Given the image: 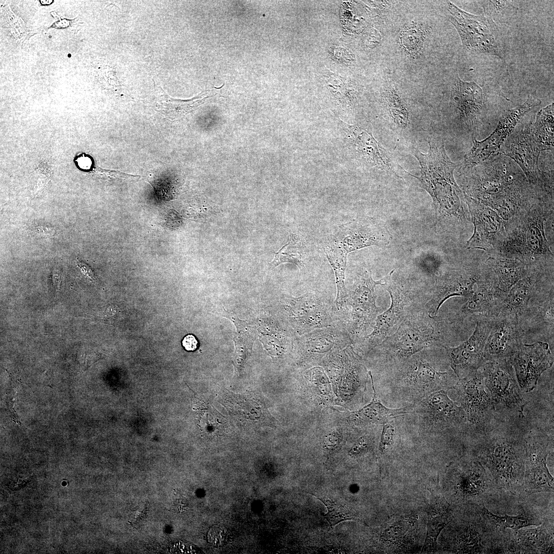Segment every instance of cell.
<instances>
[{
  "label": "cell",
  "mask_w": 554,
  "mask_h": 554,
  "mask_svg": "<svg viewBox=\"0 0 554 554\" xmlns=\"http://www.w3.org/2000/svg\"><path fill=\"white\" fill-rule=\"evenodd\" d=\"M458 380L453 370L438 371L422 359H413L403 369L399 386L416 403L434 391L453 389Z\"/></svg>",
  "instance_id": "9"
},
{
  "label": "cell",
  "mask_w": 554,
  "mask_h": 554,
  "mask_svg": "<svg viewBox=\"0 0 554 554\" xmlns=\"http://www.w3.org/2000/svg\"><path fill=\"white\" fill-rule=\"evenodd\" d=\"M447 6L448 21L458 32L465 51L473 54L496 56L505 61L501 34L491 18L468 13L451 2Z\"/></svg>",
  "instance_id": "6"
},
{
  "label": "cell",
  "mask_w": 554,
  "mask_h": 554,
  "mask_svg": "<svg viewBox=\"0 0 554 554\" xmlns=\"http://www.w3.org/2000/svg\"><path fill=\"white\" fill-rule=\"evenodd\" d=\"M545 212L532 206L520 219L519 226L507 233L498 248L502 255L523 262L529 271L544 273L553 257L544 231Z\"/></svg>",
  "instance_id": "2"
},
{
  "label": "cell",
  "mask_w": 554,
  "mask_h": 554,
  "mask_svg": "<svg viewBox=\"0 0 554 554\" xmlns=\"http://www.w3.org/2000/svg\"><path fill=\"white\" fill-rule=\"evenodd\" d=\"M209 97L208 92H203L196 97L190 100H176L170 98L166 102L162 103V109L164 111L167 110L168 112H170L174 115H184L204 103Z\"/></svg>",
  "instance_id": "38"
},
{
  "label": "cell",
  "mask_w": 554,
  "mask_h": 554,
  "mask_svg": "<svg viewBox=\"0 0 554 554\" xmlns=\"http://www.w3.org/2000/svg\"><path fill=\"white\" fill-rule=\"evenodd\" d=\"M288 300L287 310L292 326L299 335L331 326L330 306L320 292H307Z\"/></svg>",
  "instance_id": "16"
},
{
  "label": "cell",
  "mask_w": 554,
  "mask_h": 554,
  "mask_svg": "<svg viewBox=\"0 0 554 554\" xmlns=\"http://www.w3.org/2000/svg\"><path fill=\"white\" fill-rule=\"evenodd\" d=\"M61 275L60 274V272L59 273V271H57V270L55 269L53 271V273L52 274V281L53 283L55 286L56 289H58V287L61 282Z\"/></svg>",
  "instance_id": "45"
},
{
  "label": "cell",
  "mask_w": 554,
  "mask_h": 554,
  "mask_svg": "<svg viewBox=\"0 0 554 554\" xmlns=\"http://www.w3.org/2000/svg\"><path fill=\"white\" fill-rule=\"evenodd\" d=\"M76 264L81 270L83 273L88 278L89 280L93 282L95 281L93 272L89 266L78 259L76 260Z\"/></svg>",
  "instance_id": "43"
},
{
  "label": "cell",
  "mask_w": 554,
  "mask_h": 554,
  "mask_svg": "<svg viewBox=\"0 0 554 554\" xmlns=\"http://www.w3.org/2000/svg\"><path fill=\"white\" fill-rule=\"evenodd\" d=\"M528 307L524 315H531L533 326L543 327L553 333L554 303L553 290L548 293L544 299Z\"/></svg>",
  "instance_id": "33"
},
{
  "label": "cell",
  "mask_w": 554,
  "mask_h": 554,
  "mask_svg": "<svg viewBox=\"0 0 554 554\" xmlns=\"http://www.w3.org/2000/svg\"><path fill=\"white\" fill-rule=\"evenodd\" d=\"M419 25H410L405 29L401 36L402 46L410 53H416L422 47L425 35Z\"/></svg>",
  "instance_id": "39"
},
{
  "label": "cell",
  "mask_w": 554,
  "mask_h": 554,
  "mask_svg": "<svg viewBox=\"0 0 554 554\" xmlns=\"http://www.w3.org/2000/svg\"><path fill=\"white\" fill-rule=\"evenodd\" d=\"M540 103L539 100L529 95L524 103L504 112L490 135L482 141L473 140L472 147L465 155L463 168H472L500 151L521 119Z\"/></svg>",
  "instance_id": "8"
},
{
  "label": "cell",
  "mask_w": 554,
  "mask_h": 554,
  "mask_svg": "<svg viewBox=\"0 0 554 554\" xmlns=\"http://www.w3.org/2000/svg\"><path fill=\"white\" fill-rule=\"evenodd\" d=\"M427 143L429 149L426 153L417 148L409 151L418 161L421 169L420 176H412L431 196L437 211L457 216L462 211L460 199L463 194L453 175L457 165L447 155L444 138L436 131Z\"/></svg>",
  "instance_id": "1"
},
{
  "label": "cell",
  "mask_w": 554,
  "mask_h": 554,
  "mask_svg": "<svg viewBox=\"0 0 554 554\" xmlns=\"http://www.w3.org/2000/svg\"><path fill=\"white\" fill-rule=\"evenodd\" d=\"M529 272L520 260L499 255L489 258L480 269L482 276L506 295L511 287Z\"/></svg>",
  "instance_id": "23"
},
{
  "label": "cell",
  "mask_w": 554,
  "mask_h": 554,
  "mask_svg": "<svg viewBox=\"0 0 554 554\" xmlns=\"http://www.w3.org/2000/svg\"><path fill=\"white\" fill-rule=\"evenodd\" d=\"M346 140L351 157L361 168L386 180L404 181L409 174L395 154L387 149L362 125L343 123Z\"/></svg>",
  "instance_id": "4"
},
{
  "label": "cell",
  "mask_w": 554,
  "mask_h": 554,
  "mask_svg": "<svg viewBox=\"0 0 554 554\" xmlns=\"http://www.w3.org/2000/svg\"><path fill=\"white\" fill-rule=\"evenodd\" d=\"M474 225V232L468 241V248L486 251L496 249L505 237V223L493 209L463 193Z\"/></svg>",
  "instance_id": "14"
},
{
  "label": "cell",
  "mask_w": 554,
  "mask_h": 554,
  "mask_svg": "<svg viewBox=\"0 0 554 554\" xmlns=\"http://www.w3.org/2000/svg\"><path fill=\"white\" fill-rule=\"evenodd\" d=\"M237 332L234 338L235 350L233 356V365L234 372L239 374L246 361L247 358L250 354L253 339L250 336L247 330L244 329L245 325H240V321L234 319Z\"/></svg>",
  "instance_id": "34"
},
{
  "label": "cell",
  "mask_w": 554,
  "mask_h": 554,
  "mask_svg": "<svg viewBox=\"0 0 554 554\" xmlns=\"http://www.w3.org/2000/svg\"><path fill=\"white\" fill-rule=\"evenodd\" d=\"M395 427L391 421L383 424L379 449L381 454L387 452L393 443Z\"/></svg>",
  "instance_id": "40"
},
{
  "label": "cell",
  "mask_w": 554,
  "mask_h": 554,
  "mask_svg": "<svg viewBox=\"0 0 554 554\" xmlns=\"http://www.w3.org/2000/svg\"><path fill=\"white\" fill-rule=\"evenodd\" d=\"M506 296L480 275L473 293L461 307L462 315L493 318L503 310Z\"/></svg>",
  "instance_id": "22"
},
{
  "label": "cell",
  "mask_w": 554,
  "mask_h": 554,
  "mask_svg": "<svg viewBox=\"0 0 554 554\" xmlns=\"http://www.w3.org/2000/svg\"><path fill=\"white\" fill-rule=\"evenodd\" d=\"M34 229L36 232L43 236H54L56 233L54 228L45 225H36L34 227Z\"/></svg>",
  "instance_id": "41"
},
{
  "label": "cell",
  "mask_w": 554,
  "mask_h": 554,
  "mask_svg": "<svg viewBox=\"0 0 554 554\" xmlns=\"http://www.w3.org/2000/svg\"><path fill=\"white\" fill-rule=\"evenodd\" d=\"M377 285H384L383 280L375 281L371 271H366L358 276L347 294V301L352 308L349 321L352 333H363L376 318L378 307L374 288Z\"/></svg>",
  "instance_id": "18"
},
{
  "label": "cell",
  "mask_w": 554,
  "mask_h": 554,
  "mask_svg": "<svg viewBox=\"0 0 554 554\" xmlns=\"http://www.w3.org/2000/svg\"><path fill=\"white\" fill-rule=\"evenodd\" d=\"M460 122L472 125L479 116L483 106L482 88L474 82H464L458 76L451 92Z\"/></svg>",
  "instance_id": "24"
},
{
  "label": "cell",
  "mask_w": 554,
  "mask_h": 554,
  "mask_svg": "<svg viewBox=\"0 0 554 554\" xmlns=\"http://www.w3.org/2000/svg\"><path fill=\"white\" fill-rule=\"evenodd\" d=\"M391 235L385 225L370 217H360L337 226L327 238L324 251L331 267H346L347 255L373 245H387Z\"/></svg>",
  "instance_id": "3"
},
{
  "label": "cell",
  "mask_w": 554,
  "mask_h": 554,
  "mask_svg": "<svg viewBox=\"0 0 554 554\" xmlns=\"http://www.w3.org/2000/svg\"><path fill=\"white\" fill-rule=\"evenodd\" d=\"M478 2L484 10L483 15L491 18L496 24L497 22L506 23L517 11L510 1H480Z\"/></svg>",
  "instance_id": "37"
},
{
  "label": "cell",
  "mask_w": 554,
  "mask_h": 554,
  "mask_svg": "<svg viewBox=\"0 0 554 554\" xmlns=\"http://www.w3.org/2000/svg\"><path fill=\"white\" fill-rule=\"evenodd\" d=\"M440 337V333L432 325L407 320L383 343L391 355L404 361L431 345Z\"/></svg>",
  "instance_id": "19"
},
{
  "label": "cell",
  "mask_w": 554,
  "mask_h": 554,
  "mask_svg": "<svg viewBox=\"0 0 554 554\" xmlns=\"http://www.w3.org/2000/svg\"><path fill=\"white\" fill-rule=\"evenodd\" d=\"M518 542L522 546L542 553L553 552V533L544 526L518 530Z\"/></svg>",
  "instance_id": "32"
},
{
  "label": "cell",
  "mask_w": 554,
  "mask_h": 554,
  "mask_svg": "<svg viewBox=\"0 0 554 554\" xmlns=\"http://www.w3.org/2000/svg\"><path fill=\"white\" fill-rule=\"evenodd\" d=\"M453 389L456 390L468 422L478 428L484 429L496 410L480 369L468 376L458 378Z\"/></svg>",
  "instance_id": "11"
},
{
  "label": "cell",
  "mask_w": 554,
  "mask_h": 554,
  "mask_svg": "<svg viewBox=\"0 0 554 554\" xmlns=\"http://www.w3.org/2000/svg\"><path fill=\"white\" fill-rule=\"evenodd\" d=\"M484 514L496 527L501 530L510 528L517 531L523 527L534 525L538 526L541 524L538 519L526 513H521L517 516L508 515L498 516L484 508Z\"/></svg>",
  "instance_id": "35"
},
{
  "label": "cell",
  "mask_w": 554,
  "mask_h": 554,
  "mask_svg": "<svg viewBox=\"0 0 554 554\" xmlns=\"http://www.w3.org/2000/svg\"><path fill=\"white\" fill-rule=\"evenodd\" d=\"M554 104L541 109L537 114L535 122L530 125L531 134L542 151L553 149Z\"/></svg>",
  "instance_id": "30"
},
{
  "label": "cell",
  "mask_w": 554,
  "mask_h": 554,
  "mask_svg": "<svg viewBox=\"0 0 554 554\" xmlns=\"http://www.w3.org/2000/svg\"><path fill=\"white\" fill-rule=\"evenodd\" d=\"M524 443L525 449L523 486L529 493L553 492V478L547 466L549 452L547 438L529 436Z\"/></svg>",
  "instance_id": "17"
},
{
  "label": "cell",
  "mask_w": 554,
  "mask_h": 554,
  "mask_svg": "<svg viewBox=\"0 0 554 554\" xmlns=\"http://www.w3.org/2000/svg\"><path fill=\"white\" fill-rule=\"evenodd\" d=\"M368 373L373 390V399L369 404L352 413L351 419L354 423L362 425L384 424L397 417L413 411L412 405L398 409H391L384 406L376 395L371 372L369 371Z\"/></svg>",
  "instance_id": "28"
},
{
  "label": "cell",
  "mask_w": 554,
  "mask_h": 554,
  "mask_svg": "<svg viewBox=\"0 0 554 554\" xmlns=\"http://www.w3.org/2000/svg\"><path fill=\"white\" fill-rule=\"evenodd\" d=\"M476 456L499 486L511 490L523 482L524 443L511 438H493L480 446Z\"/></svg>",
  "instance_id": "5"
},
{
  "label": "cell",
  "mask_w": 554,
  "mask_h": 554,
  "mask_svg": "<svg viewBox=\"0 0 554 554\" xmlns=\"http://www.w3.org/2000/svg\"><path fill=\"white\" fill-rule=\"evenodd\" d=\"M500 151L518 164L530 185L536 186L541 184L542 179L538 161L542 150L531 134L530 125L513 131Z\"/></svg>",
  "instance_id": "20"
},
{
  "label": "cell",
  "mask_w": 554,
  "mask_h": 554,
  "mask_svg": "<svg viewBox=\"0 0 554 554\" xmlns=\"http://www.w3.org/2000/svg\"><path fill=\"white\" fill-rule=\"evenodd\" d=\"M393 272V271L388 274L384 282L386 289L391 297V304L386 311L377 316L373 331L365 337L366 342L370 345H375L385 339L404 313V307L406 305V297L399 288L390 283V278Z\"/></svg>",
  "instance_id": "25"
},
{
  "label": "cell",
  "mask_w": 554,
  "mask_h": 554,
  "mask_svg": "<svg viewBox=\"0 0 554 554\" xmlns=\"http://www.w3.org/2000/svg\"><path fill=\"white\" fill-rule=\"evenodd\" d=\"M306 254V246L302 240L298 235L290 233L288 242L275 253L270 268L287 263L293 264L301 269L305 266Z\"/></svg>",
  "instance_id": "31"
},
{
  "label": "cell",
  "mask_w": 554,
  "mask_h": 554,
  "mask_svg": "<svg viewBox=\"0 0 554 554\" xmlns=\"http://www.w3.org/2000/svg\"><path fill=\"white\" fill-rule=\"evenodd\" d=\"M480 272V269L453 270L440 276L428 302L429 315L436 316L443 303L450 297H470L473 293Z\"/></svg>",
  "instance_id": "21"
},
{
  "label": "cell",
  "mask_w": 554,
  "mask_h": 554,
  "mask_svg": "<svg viewBox=\"0 0 554 554\" xmlns=\"http://www.w3.org/2000/svg\"><path fill=\"white\" fill-rule=\"evenodd\" d=\"M496 410L524 417V400L513 368L507 359L485 361L479 368Z\"/></svg>",
  "instance_id": "7"
},
{
  "label": "cell",
  "mask_w": 554,
  "mask_h": 554,
  "mask_svg": "<svg viewBox=\"0 0 554 554\" xmlns=\"http://www.w3.org/2000/svg\"><path fill=\"white\" fill-rule=\"evenodd\" d=\"M182 344L186 350L193 351L197 348L198 342L194 335L188 334L184 338Z\"/></svg>",
  "instance_id": "42"
},
{
  "label": "cell",
  "mask_w": 554,
  "mask_h": 554,
  "mask_svg": "<svg viewBox=\"0 0 554 554\" xmlns=\"http://www.w3.org/2000/svg\"><path fill=\"white\" fill-rule=\"evenodd\" d=\"M507 360L514 369L521 389L527 392L537 387L541 374L552 366L553 355L548 343L538 341L522 343Z\"/></svg>",
  "instance_id": "12"
},
{
  "label": "cell",
  "mask_w": 554,
  "mask_h": 554,
  "mask_svg": "<svg viewBox=\"0 0 554 554\" xmlns=\"http://www.w3.org/2000/svg\"><path fill=\"white\" fill-rule=\"evenodd\" d=\"M449 516V505L443 497L433 496L428 509L427 529L423 552L436 550L438 537L448 523Z\"/></svg>",
  "instance_id": "29"
},
{
  "label": "cell",
  "mask_w": 554,
  "mask_h": 554,
  "mask_svg": "<svg viewBox=\"0 0 554 554\" xmlns=\"http://www.w3.org/2000/svg\"><path fill=\"white\" fill-rule=\"evenodd\" d=\"M309 493L321 501L326 506L327 512L323 514V516L329 523L331 528H333L337 524L347 520L364 523L352 510L345 505L329 498L320 497L312 493Z\"/></svg>",
  "instance_id": "36"
},
{
  "label": "cell",
  "mask_w": 554,
  "mask_h": 554,
  "mask_svg": "<svg viewBox=\"0 0 554 554\" xmlns=\"http://www.w3.org/2000/svg\"><path fill=\"white\" fill-rule=\"evenodd\" d=\"M53 2V1H39L40 3L44 6L49 5Z\"/></svg>",
  "instance_id": "46"
},
{
  "label": "cell",
  "mask_w": 554,
  "mask_h": 554,
  "mask_svg": "<svg viewBox=\"0 0 554 554\" xmlns=\"http://www.w3.org/2000/svg\"><path fill=\"white\" fill-rule=\"evenodd\" d=\"M492 320L478 319L473 333L467 341L456 347H445L451 367L459 379L476 372L485 362L484 348Z\"/></svg>",
  "instance_id": "15"
},
{
  "label": "cell",
  "mask_w": 554,
  "mask_h": 554,
  "mask_svg": "<svg viewBox=\"0 0 554 554\" xmlns=\"http://www.w3.org/2000/svg\"><path fill=\"white\" fill-rule=\"evenodd\" d=\"M542 274L529 272L526 276L518 281L508 292L503 310L516 313L519 318L524 315L531 299L538 293V283Z\"/></svg>",
  "instance_id": "27"
},
{
  "label": "cell",
  "mask_w": 554,
  "mask_h": 554,
  "mask_svg": "<svg viewBox=\"0 0 554 554\" xmlns=\"http://www.w3.org/2000/svg\"><path fill=\"white\" fill-rule=\"evenodd\" d=\"M74 21V20L67 19H65V18L64 19H61V18L60 17L59 19H58V21L55 22V23H54L51 26V27H54V28H60V29L65 28H67V26H69L70 25V23L71 22H72Z\"/></svg>",
  "instance_id": "44"
},
{
  "label": "cell",
  "mask_w": 554,
  "mask_h": 554,
  "mask_svg": "<svg viewBox=\"0 0 554 554\" xmlns=\"http://www.w3.org/2000/svg\"><path fill=\"white\" fill-rule=\"evenodd\" d=\"M412 408L426 429L442 431L468 422L464 409L448 397L447 390L434 391L414 403Z\"/></svg>",
  "instance_id": "10"
},
{
  "label": "cell",
  "mask_w": 554,
  "mask_h": 554,
  "mask_svg": "<svg viewBox=\"0 0 554 554\" xmlns=\"http://www.w3.org/2000/svg\"><path fill=\"white\" fill-rule=\"evenodd\" d=\"M460 464L463 470L459 483L462 493L473 500L482 497L490 485L488 471L476 458L464 460Z\"/></svg>",
  "instance_id": "26"
},
{
  "label": "cell",
  "mask_w": 554,
  "mask_h": 554,
  "mask_svg": "<svg viewBox=\"0 0 554 554\" xmlns=\"http://www.w3.org/2000/svg\"><path fill=\"white\" fill-rule=\"evenodd\" d=\"M524 333L518 314L502 310L493 318L484 348L485 361L507 360L522 343Z\"/></svg>",
  "instance_id": "13"
}]
</instances>
